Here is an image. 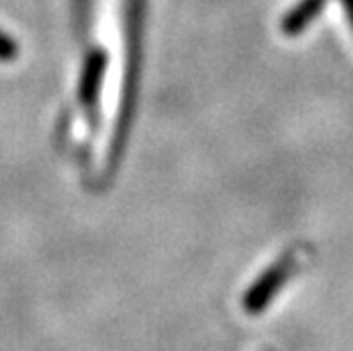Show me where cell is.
<instances>
[{
  "label": "cell",
  "instance_id": "cell-1",
  "mask_svg": "<svg viewBox=\"0 0 353 351\" xmlns=\"http://www.w3.org/2000/svg\"><path fill=\"white\" fill-rule=\"evenodd\" d=\"M292 272H294V258L292 256L278 258L276 263L269 267L267 272H262L260 279L246 290L244 301H242L244 310L249 312V315H260V312L272 303V299L276 297L278 290L288 283Z\"/></svg>",
  "mask_w": 353,
  "mask_h": 351
},
{
  "label": "cell",
  "instance_id": "cell-5",
  "mask_svg": "<svg viewBox=\"0 0 353 351\" xmlns=\"http://www.w3.org/2000/svg\"><path fill=\"white\" fill-rule=\"evenodd\" d=\"M342 7H344V14H347V19H349V26L353 30V0H340Z\"/></svg>",
  "mask_w": 353,
  "mask_h": 351
},
{
  "label": "cell",
  "instance_id": "cell-4",
  "mask_svg": "<svg viewBox=\"0 0 353 351\" xmlns=\"http://www.w3.org/2000/svg\"><path fill=\"white\" fill-rule=\"evenodd\" d=\"M17 55H19L17 41H14L10 34L0 32V62H14Z\"/></svg>",
  "mask_w": 353,
  "mask_h": 351
},
{
  "label": "cell",
  "instance_id": "cell-3",
  "mask_svg": "<svg viewBox=\"0 0 353 351\" xmlns=\"http://www.w3.org/2000/svg\"><path fill=\"white\" fill-rule=\"evenodd\" d=\"M328 0H299V3L292 7V10L283 17L281 30L288 37H296L301 34L303 30L317 19V14L324 10Z\"/></svg>",
  "mask_w": 353,
  "mask_h": 351
},
{
  "label": "cell",
  "instance_id": "cell-2",
  "mask_svg": "<svg viewBox=\"0 0 353 351\" xmlns=\"http://www.w3.org/2000/svg\"><path fill=\"white\" fill-rule=\"evenodd\" d=\"M105 69H108V53L103 48L89 50L80 78V103L85 108H94L96 101H99Z\"/></svg>",
  "mask_w": 353,
  "mask_h": 351
}]
</instances>
